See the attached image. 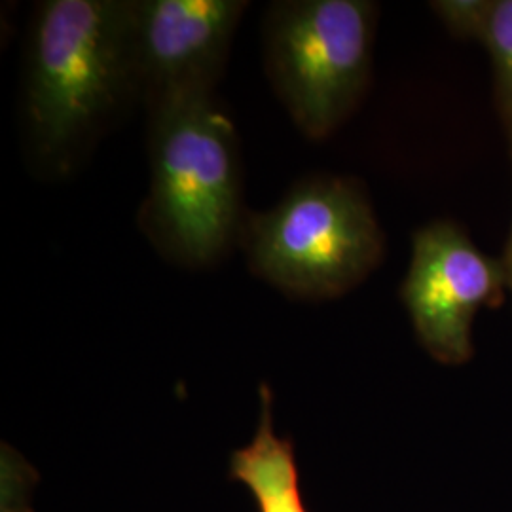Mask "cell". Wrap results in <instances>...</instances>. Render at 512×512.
Listing matches in <instances>:
<instances>
[{"mask_svg": "<svg viewBox=\"0 0 512 512\" xmlns=\"http://www.w3.org/2000/svg\"><path fill=\"white\" fill-rule=\"evenodd\" d=\"M239 247L249 270L294 300H330L361 285L385 253L363 184L313 175L262 213H249Z\"/></svg>", "mask_w": 512, "mask_h": 512, "instance_id": "3957f363", "label": "cell"}, {"mask_svg": "<svg viewBox=\"0 0 512 512\" xmlns=\"http://www.w3.org/2000/svg\"><path fill=\"white\" fill-rule=\"evenodd\" d=\"M507 124H509V133H511L512 150V120H507ZM501 264H503V270H505V279H507V289H511L512 293V228L511 238H509V245H507V251H505V256H503Z\"/></svg>", "mask_w": 512, "mask_h": 512, "instance_id": "8fae6325", "label": "cell"}, {"mask_svg": "<svg viewBox=\"0 0 512 512\" xmlns=\"http://www.w3.org/2000/svg\"><path fill=\"white\" fill-rule=\"evenodd\" d=\"M139 99L129 0L37 4L23 73V133L38 175L65 179Z\"/></svg>", "mask_w": 512, "mask_h": 512, "instance_id": "6da1fadb", "label": "cell"}, {"mask_svg": "<svg viewBox=\"0 0 512 512\" xmlns=\"http://www.w3.org/2000/svg\"><path fill=\"white\" fill-rule=\"evenodd\" d=\"M37 473L12 448L2 446L0 467V511L33 512L29 505L31 486Z\"/></svg>", "mask_w": 512, "mask_h": 512, "instance_id": "30bf717a", "label": "cell"}, {"mask_svg": "<svg viewBox=\"0 0 512 512\" xmlns=\"http://www.w3.org/2000/svg\"><path fill=\"white\" fill-rule=\"evenodd\" d=\"M245 0H129L139 99L148 112L194 93H215Z\"/></svg>", "mask_w": 512, "mask_h": 512, "instance_id": "8992f818", "label": "cell"}, {"mask_svg": "<svg viewBox=\"0 0 512 512\" xmlns=\"http://www.w3.org/2000/svg\"><path fill=\"white\" fill-rule=\"evenodd\" d=\"M378 6L368 0H277L264 18V71L311 141L340 128L365 97Z\"/></svg>", "mask_w": 512, "mask_h": 512, "instance_id": "277c9868", "label": "cell"}, {"mask_svg": "<svg viewBox=\"0 0 512 512\" xmlns=\"http://www.w3.org/2000/svg\"><path fill=\"white\" fill-rule=\"evenodd\" d=\"M260 418L255 439L230 458V476L245 484L258 512H308L300 494V475L291 439L274 431V395L260 385Z\"/></svg>", "mask_w": 512, "mask_h": 512, "instance_id": "52a82bcc", "label": "cell"}, {"mask_svg": "<svg viewBox=\"0 0 512 512\" xmlns=\"http://www.w3.org/2000/svg\"><path fill=\"white\" fill-rule=\"evenodd\" d=\"M150 188L139 226L165 260L200 270L241 241L243 173L238 129L215 93L150 110Z\"/></svg>", "mask_w": 512, "mask_h": 512, "instance_id": "7a4b0ae2", "label": "cell"}, {"mask_svg": "<svg viewBox=\"0 0 512 512\" xmlns=\"http://www.w3.org/2000/svg\"><path fill=\"white\" fill-rule=\"evenodd\" d=\"M495 0H435L433 14L440 23L461 40H476L484 44Z\"/></svg>", "mask_w": 512, "mask_h": 512, "instance_id": "9c48e42d", "label": "cell"}, {"mask_svg": "<svg viewBox=\"0 0 512 512\" xmlns=\"http://www.w3.org/2000/svg\"><path fill=\"white\" fill-rule=\"evenodd\" d=\"M484 46L492 57L499 105L512 120V0H495Z\"/></svg>", "mask_w": 512, "mask_h": 512, "instance_id": "ba28073f", "label": "cell"}, {"mask_svg": "<svg viewBox=\"0 0 512 512\" xmlns=\"http://www.w3.org/2000/svg\"><path fill=\"white\" fill-rule=\"evenodd\" d=\"M507 287L501 260L480 251L458 224L435 220L412 236L401 298L421 346L444 365L473 355V321Z\"/></svg>", "mask_w": 512, "mask_h": 512, "instance_id": "5b68a950", "label": "cell"}]
</instances>
